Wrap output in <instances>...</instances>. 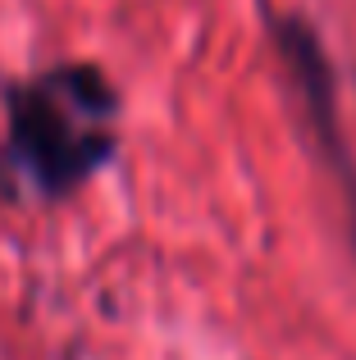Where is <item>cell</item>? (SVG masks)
Masks as SVG:
<instances>
[{"instance_id":"3","label":"cell","mask_w":356,"mask_h":360,"mask_svg":"<svg viewBox=\"0 0 356 360\" xmlns=\"http://www.w3.org/2000/svg\"><path fill=\"white\" fill-rule=\"evenodd\" d=\"M46 87L82 119H110L119 110V91L110 87V78L96 69V64H55V69L42 73Z\"/></svg>"},{"instance_id":"2","label":"cell","mask_w":356,"mask_h":360,"mask_svg":"<svg viewBox=\"0 0 356 360\" xmlns=\"http://www.w3.org/2000/svg\"><path fill=\"white\" fill-rule=\"evenodd\" d=\"M265 27H269V41H274L288 78H293V87H297V101H302V110H306L315 146H320L329 174L338 178L343 196H348V205H352V219H356V160L348 150V132H343L338 73H333L329 51H324V41H320L311 18L293 14V9H265Z\"/></svg>"},{"instance_id":"1","label":"cell","mask_w":356,"mask_h":360,"mask_svg":"<svg viewBox=\"0 0 356 360\" xmlns=\"http://www.w3.org/2000/svg\"><path fill=\"white\" fill-rule=\"evenodd\" d=\"M5 119H9V160L32 178L42 196H69L96 169L115 160V132L78 128L73 110L46 87V78L9 82L5 87Z\"/></svg>"}]
</instances>
